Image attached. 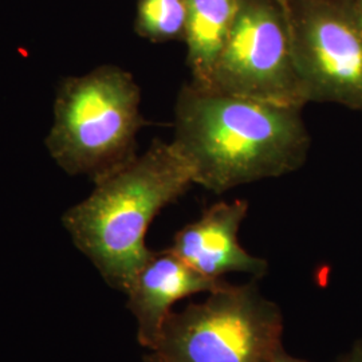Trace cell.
<instances>
[{"mask_svg": "<svg viewBox=\"0 0 362 362\" xmlns=\"http://www.w3.org/2000/svg\"><path fill=\"white\" fill-rule=\"evenodd\" d=\"M282 333L281 309L258 286L228 284L172 311L152 351L164 362H272Z\"/></svg>", "mask_w": 362, "mask_h": 362, "instance_id": "cell-4", "label": "cell"}, {"mask_svg": "<svg viewBox=\"0 0 362 362\" xmlns=\"http://www.w3.org/2000/svg\"><path fill=\"white\" fill-rule=\"evenodd\" d=\"M192 184V169L176 146L156 140L145 153L95 181L93 194L64 215V226L105 281L128 293L153 254L145 245L151 223Z\"/></svg>", "mask_w": 362, "mask_h": 362, "instance_id": "cell-2", "label": "cell"}, {"mask_svg": "<svg viewBox=\"0 0 362 362\" xmlns=\"http://www.w3.org/2000/svg\"><path fill=\"white\" fill-rule=\"evenodd\" d=\"M144 362H164L156 353L152 351V354H149V356H145L144 357Z\"/></svg>", "mask_w": 362, "mask_h": 362, "instance_id": "cell-13", "label": "cell"}, {"mask_svg": "<svg viewBox=\"0 0 362 362\" xmlns=\"http://www.w3.org/2000/svg\"><path fill=\"white\" fill-rule=\"evenodd\" d=\"M353 3H354V6H356L357 11H358L362 16V0H353Z\"/></svg>", "mask_w": 362, "mask_h": 362, "instance_id": "cell-14", "label": "cell"}, {"mask_svg": "<svg viewBox=\"0 0 362 362\" xmlns=\"http://www.w3.org/2000/svg\"><path fill=\"white\" fill-rule=\"evenodd\" d=\"M247 212L246 200L216 203L207 208L200 219L182 227L168 250L207 278L219 279L228 272H246L262 278L269 270V263L248 254L238 239Z\"/></svg>", "mask_w": 362, "mask_h": 362, "instance_id": "cell-7", "label": "cell"}, {"mask_svg": "<svg viewBox=\"0 0 362 362\" xmlns=\"http://www.w3.org/2000/svg\"><path fill=\"white\" fill-rule=\"evenodd\" d=\"M187 22L185 0H139L134 30L156 43L184 40Z\"/></svg>", "mask_w": 362, "mask_h": 362, "instance_id": "cell-10", "label": "cell"}, {"mask_svg": "<svg viewBox=\"0 0 362 362\" xmlns=\"http://www.w3.org/2000/svg\"><path fill=\"white\" fill-rule=\"evenodd\" d=\"M187 65L192 82L209 88L238 10V0H185Z\"/></svg>", "mask_w": 362, "mask_h": 362, "instance_id": "cell-9", "label": "cell"}, {"mask_svg": "<svg viewBox=\"0 0 362 362\" xmlns=\"http://www.w3.org/2000/svg\"><path fill=\"white\" fill-rule=\"evenodd\" d=\"M272 362H309L306 361V360H300V358H297V357H293V356H290V354H287L286 353V350L284 349V346H281L279 349L276 350V353L274 354V358H272Z\"/></svg>", "mask_w": 362, "mask_h": 362, "instance_id": "cell-12", "label": "cell"}, {"mask_svg": "<svg viewBox=\"0 0 362 362\" xmlns=\"http://www.w3.org/2000/svg\"><path fill=\"white\" fill-rule=\"evenodd\" d=\"M336 362H362V338L353 345V348L348 353L342 354Z\"/></svg>", "mask_w": 362, "mask_h": 362, "instance_id": "cell-11", "label": "cell"}, {"mask_svg": "<svg viewBox=\"0 0 362 362\" xmlns=\"http://www.w3.org/2000/svg\"><path fill=\"white\" fill-rule=\"evenodd\" d=\"M305 98L362 113V16L353 0H286Z\"/></svg>", "mask_w": 362, "mask_h": 362, "instance_id": "cell-6", "label": "cell"}, {"mask_svg": "<svg viewBox=\"0 0 362 362\" xmlns=\"http://www.w3.org/2000/svg\"><path fill=\"white\" fill-rule=\"evenodd\" d=\"M228 282L207 278L169 250L153 252L137 272L128 290V308L137 320V338L146 349H155L161 327L173 305L197 293H214Z\"/></svg>", "mask_w": 362, "mask_h": 362, "instance_id": "cell-8", "label": "cell"}, {"mask_svg": "<svg viewBox=\"0 0 362 362\" xmlns=\"http://www.w3.org/2000/svg\"><path fill=\"white\" fill-rule=\"evenodd\" d=\"M172 144L192 169L194 184L223 194L302 168L311 140L302 107L228 94L191 81L176 100Z\"/></svg>", "mask_w": 362, "mask_h": 362, "instance_id": "cell-1", "label": "cell"}, {"mask_svg": "<svg viewBox=\"0 0 362 362\" xmlns=\"http://www.w3.org/2000/svg\"><path fill=\"white\" fill-rule=\"evenodd\" d=\"M209 88L303 109L286 0H238Z\"/></svg>", "mask_w": 362, "mask_h": 362, "instance_id": "cell-5", "label": "cell"}, {"mask_svg": "<svg viewBox=\"0 0 362 362\" xmlns=\"http://www.w3.org/2000/svg\"><path fill=\"white\" fill-rule=\"evenodd\" d=\"M140 105L139 85L117 66L67 78L54 105L50 155L70 175L103 179L137 156V133L145 125Z\"/></svg>", "mask_w": 362, "mask_h": 362, "instance_id": "cell-3", "label": "cell"}]
</instances>
